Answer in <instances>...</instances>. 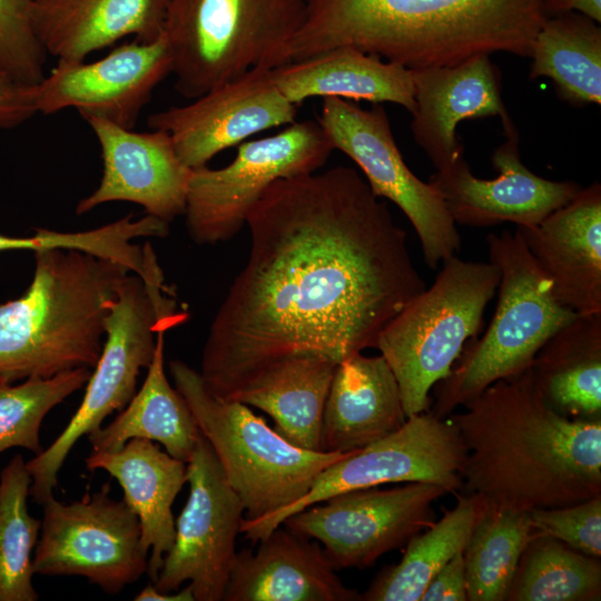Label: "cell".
Listing matches in <instances>:
<instances>
[{"mask_svg": "<svg viewBox=\"0 0 601 601\" xmlns=\"http://www.w3.org/2000/svg\"><path fill=\"white\" fill-rule=\"evenodd\" d=\"M250 252L208 331L200 378L235 400L273 364L376 346L426 284L406 233L352 167L275 180L247 216Z\"/></svg>", "mask_w": 601, "mask_h": 601, "instance_id": "1", "label": "cell"}, {"mask_svg": "<svg viewBox=\"0 0 601 601\" xmlns=\"http://www.w3.org/2000/svg\"><path fill=\"white\" fill-rule=\"evenodd\" d=\"M464 407L449 415L465 447L464 493L514 512L601 496V418L554 411L530 370L491 384Z\"/></svg>", "mask_w": 601, "mask_h": 601, "instance_id": "2", "label": "cell"}, {"mask_svg": "<svg viewBox=\"0 0 601 601\" xmlns=\"http://www.w3.org/2000/svg\"><path fill=\"white\" fill-rule=\"evenodd\" d=\"M304 19L274 68L352 47L407 69L477 55H531L544 0H304Z\"/></svg>", "mask_w": 601, "mask_h": 601, "instance_id": "3", "label": "cell"}, {"mask_svg": "<svg viewBox=\"0 0 601 601\" xmlns=\"http://www.w3.org/2000/svg\"><path fill=\"white\" fill-rule=\"evenodd\" d=\"M125 266L76 249L35 253L22 296L0 304V382L96 366Z\"/></svg>", "mask_w": 601, "mask_h": 601, "instance_id": "4", "label": "cell"}, {"mask_svg": "<svg viewBox=\"0 0 601 601\" xmlns=\"http://www.w3.org/2000/svg\"><path fill=\"white\" fill-rule=\"evenodd\" d=\"M486 245L500 272L495 312L481 338L470 339L450 375L434 385L428 412L440 418L491 384L524 373L544 343L578 315L556 300L518 228L489 234Z\"/></svg>", "mask_w": 601, "mask_h": 601, "instance_id": "5", "label": "cell"}, {"mask_svg": "<svg viewBox=\"0 0 601 601\" xmlns=\"http://www.w3.org/2000/svg\"><path fill=\"white\" fill-rule=\"evenodd\" d=\"M499 283L493 263L452 256L433 284L380 333L375 348L397 381L406 417L430 410L431 391L450 375L465 344L477 337Z\"/></svg>", "mask_w": 601, "mask_h": 601, "instance_id": "6", "label": "cell"}, {"mask_svg": "<svg viewBox=\"0 0 601 601\" xmlns=\"http://www.w3.org/2000/svg\"><path fill=\"white\" fill-rule=\"evenodd\" d=\"M176 390L196 417L247 518L269 516L303 497L317 475L348 453L319 452L287 442L248 405L210 395L197 371L171 361Z\"/></svg>", "mask_w": 601, "mask_h": 601, "instance_id": "7", "label": "cell"}, {"mask_svg": "<svg viewBox=\"0 0 601 601\" xmlns=\"http://www.w3.org/2000/svg\"><path fill=\"white\" fill-rule=\"evenodd\" d=\"M186 318L167 296L166 285L146 283L131 272L121 279L106 318L102 352L78 410L51 445L26 462L33 502L43 505L53 496L58 473L78 440L100 428L108 415L122 411L135 396L140 371L152 361L158 333Z\"/></svg>", "mask_w": 601, "mask_h": 601, "instance_id": "8", "label": "cell"}, {"mask_svg": "<svg viewBox=\"0 0 601 601\" xmlns=\"http://www.w3.org/2000/svg\"><path fill=\"white\" fill-rule=\"evenodd\" d=\"M304 12V0H169L164 35L175 89L195 99L255 67L273 68Z\"/></svg>", "mask_w": 601, "mask_h": 601, "instance_id": "9", "label": "cell"}, {"mask_svg": "<svg viewBox=\"0 0 601 601\" xmlns=\"http://www.w3.org/2000/svg\"><path fill=\"white\" fill-rule=\"evenodd\" d=\"M333 150L318 121H295L276 135L242 142L223 168L193 169L184 214L191 240L215 245L231 239L275 180L316 171Z\"/></svg>", "mask_w": 601, "mask_h": 601, "instance_id": "10", "label": "cell"}, {"mask_svg": "<svg viewBox=\"0 0 601 601\" xmlns=\"http://www.w3.org/2000/svg\"><path fill=\"white\" fill-rule=\"evenodd\" d=\"M464 457L459 430L449 417L440 418L428 411L410 416L394 433L325 467L292 505L263 519L244 518L240 533L258 543L300 510L343 492L386 483L425 482L455 494L462 489Z\"/></svg>", "mask_w": 601, "mask_h": 601, "instance_id": "11", "label": "cell"}, {"mask_svg": "<svg viewBox=\"0 0 601 601\" xmlns=\"http://www.w3.org/2000/svg\"><path fill=\"white\" fill-rule=\"evenodd\" d=\"M317 121L334 149L361 168L372 191L405 214L430 268H437L460 252L461 236L442 196L405 164L383 106L364 109L346 99L326 97Z\"/></svg>", "mask_w": 601, "mask_h": 601, "instance_id": "12", "label": "cell"}, {"mask_svg": "<svg viewBox=\"0 0 601 601\" xmlns=\"http://www.w3.org/2000/svg\"><path fill=\"white\" fill-rule=\"evenodd\" d=\"M109 491L105 484L70 504L53 496L43 504L35 574L80 575L117 594L146 573L148 554L140 546L138 516Z\"/></svg>", "mask_w": 601, "mask_h": 601, "instance_id": "13", "label": "cell"}, {"mask_svg": "<svg viewBox=\"0 0 601 601\" xmlns=\"http://www.w3.org/2000/svg\"><path fill=\"white\" fill-rule=\"evenodd\" d=\"M446 490L425 482L336 494L286 518L280 525L322 543L334 570L373 565L434 521Z\"/></svg>", "mask_w": 601, "mask_h": 601, "instance_id": "14", "label": "cell"}, {"mask_svg": "<svg viewBox=\"0 0 601 601\" xmlns=\"http://www.w3.org/2000/svg\"><path fill=\"white\" fill-rule=\"evenodd\" d=\"M187 482L189 495L176 521L173 548L152 583L170 593L189 581L195 601H221L245 508L203 434L187 462Z\"/></svg>", "mask_w": 601, "mask_h": 601, "instance_id": "15", "label": "cell"}, {"mask_svg": "<svg viewBox=\"0 0 601 601\" xmlns=\"http://www.w3.org/2000/svg\"><path fill=\"white\" fill-rule=\"evenodd\" d=\"M296 116L297 105L277 88L272 68L259 66L188 105L151 114L147 125L166 131L181 161L197 169L255 134L295 122Z\"/></svg>", "mask_w": 601, "mask_h": 601, "instance_id": "16", "label": "cell"}, {"mask_svg": "<svg viewBox=\"0 0 601 601\" xmlns=\"http://www.w3.org/2000/svg\"><path fill=\"white\" fill-rule=\"evenodd\" d=\"M171 53L162 35L151 42H126L93 61L58 60L36 86L37 111L76 108L82 118L106 119L134 129L156 87L171 73Z\"/></svg>", "mask_w": 601, "mask_h": 601, "instance_id": "17", "label": "cell"}, {"mask_svg": "<svg viewBox=\"0 0 601 601\" xmlns=\"http://www.w3.org/2000/svg\"><path fill=\"white\" fill-rule=\"evenodd\" d=\"M506 139L492 154L497 176L475 177L464 157L436 170L430 183L437 189L455 224L490 227L513 223L532 227L568 204L582 187L574 181L550 180L532 173L522 161L513 121L503 126Z\"/></svg>", "mask_w": 601, "mask_h": 601, "instance_id": "18", "label": "cell"}, {"mask_svg": "<svg viewBox=\"0 0 601 601\" xmlns=\"http://www.w3.org/2000/svg\"><path fill=\"white\" fill-rule=\"evenodd\" d=\"M83 119L99 142L102 176L76 206L77 215L110 201L140 205L147 215L167 223L185 214L193 169L178 157L166 131L137 132L102 118Z\"/></svg>", "mask_w": 601, "mask_h": 601, "instance_id": "19", "label": "cell"}, {"mask_svg": "<svg viewBox=\"0 0 601 601\" xmlns=\"http://www.w3.org/2000/svg\"><path fill=\"white\" fill-rule=\"evenodd\" d=\"M415 108L411 130L436 170L463 157L456 135L461 121L499 116L512 119L501 97V76L490 55H477L454 66L411 69Z\"/></svg>", "mask_w": 601, "mask_h": 601, "instance_id": "20", "label": "cell"}, {"mask_svg": "<svg viewBox=\"0 0 601 601\" xmlns=\"http://www.w3.org/2000/svg\"><path fill=\"white\" fill-rule=\"evenodd\" d=\"M552 294L578 314L601 313V185L583 188L532 227H516Z\"/></svg>", "mask_w": 601, "mask_h": 601, "instance_id": "21", "label": "cell"}, {"mask_svg": "<svg viewBox=\"0 0 601 601\" xmlns=\"http://www.w3.org/2000/svg\"><path fill=\"white\" fill-rule=\"evenodd\" d=\"M237 552L225 601H357L359 593L336 575L323 548L282 525Z\"/></svg>", "mask_w": 601, "mask_h": 601, "instance_id": "22", "label": "cell"}, {"mask_svg": "<svg viewBox=\"0 0 601 601\" xmlns=\"http://www.w3.org/2000/svg\"><path fill=\"white\" fill-rule=\"evenodd\" d=\"M397 381L382 355L353 354L337 364L326 397L321 452L361 450L406 422Z\"/></svg>", "mask_w": 601, "mask_h": 601, "instance_id": "23", "label": "cell"}, {"mask_svg": "<svg viewBox=\"0 0 601 601\" xmlns=\"http://www.w3.org/2000/svg\"><path fill=\"white\" fill-rule=\"evenodd\" d=\"M85 462L88 471H106L122 487L124 501L140 523L141 550L146 554L151 550L146 573L154 582L175 541L171 506L187 482V463L146 439H131L117 451L91 453Z\"/></svg>", "mask_w": 601, "mask_h": 601, "instance_id": "24", "label": "cell"}, {"mask_svg": "<svg viewBox=\"0 0 601 601\" xmlns=\"http://www.w3.org/2000/svg\"><path fill=\"white\" fill-rule=\"evenodd\" d=\"M169 0H33V23L48 55L85 61L91 52L134 36L151 42L164 32Z\"/></svg>", "mask_w": 601, "mask_h": 601, "instance_id": "25", "label": "cell"}, {"mask_svg": "<svg viewBox=\"0 0 601 601\" xmlns=\"http://www.w3.org/2000/svg\"><path fill=\"white\" fill-rule=\"evenodd\" d=\"M272 76L280 92L297 106L313 97H337L374 105L393 102L411 114L415 108L411 69L352 47L277 66Z\"/></svg>", "mask_w": 601, "mask_h": 601, "instance_id": "26", "label": "cell"}, {"mask_svg": "<svg viewBox=\"0 0 601 601\" xmlns=\"http://www.w3.org/2000/svg\"><path fill=\"white\" fill-rule=\"evenodd\" d=\"M336 366L315 354L286 357L252 380L235 401L266 412L290 444L321 452L324 406Z\"/></svg>", "mask_w": 601, "mask_h": 601, "instance_id": "27", "label": "cell"}, {"mask_svg": "<svg viewBox=\"0 0 601 601\" xmlns=\"http://www.w3.org/2000/svg\"><path fill=\"white\" fill-rule=\"evenodd\" d=\"M529 370L554 411L601 418V313L578 314L544 343Z\"/></svg>", "mask_w": 601, "mask_h": 601, "instance_id": "28", "label": "cell"}, {"mask_svg": "<svg viewBox=\"0 0 601 601\" xmlns=\"http://www.w3.org/2000/svg\"><path fill=\"white\" fill-rule=\"evenodd\" d=\"M166 332L157 335L139 391L111 423L88 435L92 453L117 451L131 439H146L160 443L170 456L189 461L201 433L188 403L166 377Z\"/></svg>", "mask_w": 601, "mask_h": 601, "instance_id": "29", "label": "cell"}, {"mask_svg": "<svg viewBox=\"0 0 601 601\" xmlns=\"http://www.w3.org/2000/svg\"><path fill=\"white\" fill-rule=\"evenodd\" d=\"M455 495V506L443 510L439 521L412 536L401 561L383 569L359 600L420 601L435 573L464 551L485 510L486 504L475 494L457 492Z\"/></svg>", "mask_w": 601, "mask_h": 601, "instance_id": "30", "label": "cell"}, {"mask_svg": "<svg viewBox=\"0 0 601 601\" xmlns=\"http://www.w3.org/2000/svg\"><path fill=\"white\" fill-rule=\"evenodd\" d=\"M530 78H550L558 93L577 106L601 104V28L570 11L546 18L531 49Z\"/></svg>", "mask_w": 601, "mask_h": 601, "instance_id": "31", "label": "cell"}, {"mask_svg": "<svg viewBox=\"0 0 601 601\" xmlns=\"http://www.w3.org/2000/svg\"><path fill=\"white\" fill-rule=\"evenodd\" d=\"M600 558L533 532L509 590L506 601H599Z\"/></svg>", "mask_w": 601, "mask_h": 601, "instance_id": "32", "label": "cell"}, {"mask_svg": "<svg viewBox=\"0 0 601 601\" xmlns=\"http://www.w3.org/2000/svg\"><path fill=\"white\" fill-rule=\"evenodd\" d=\"M532 536L529 512L486 505L463 551L467 601H506Z\"/></svg>", "mask_w": 601, "mask_h": 601, "instance_id": "33", "label": "cell"}, {"mask_svg": "<svg viewBox=\"0 0 601 601\" xmlns=\"http://www.w3.org/2000/svg\"><path fill=\"white\" fill-rule=\"evenodd\" d=\"M31 476L14 455L0 472V601H36L32 553L41 520L28 512Z\"/></svg>", "mask_w": 601, "mask_h": 601, "instance_id": "34", "label": "cell"}, {"mask_svg": "<svg viewBox=\"0 0 601 601\" xmlns=\"http://www.w3.org/2000/svg\"><path fill=\"white\" fill-rule=\"evenodd\" d=\"M90 368L80 367L50 378H28L20 384L0 382V454L23 447L35 455L45 449L40 428L46 415L86 385Z\"/></svg>", "mask_w": 601, "mask_h": 601, "instance_id": "35", "label": "cell"}, {"mask_svg": "<svg viewBox=\"0 0 601 601\" xmlns=\"http://www.w3.org/2000/svg\"><path fill=\"white\" fill-rule=\"evenodd\" d=\"M32 10L33 0H0V75L26 86L43 80L48 55Z\"/></svg>", "mask_w": 601, "mask_h": 601, "instance_id": "36", "label": "cell"}, {"mask_svg": "<svg viewBox=\"0 0 601 601\" xmlns=\"http://www.w3.org/2000/svg\"><path fill=\"white\" fill-rule=\"evenodd\" d=\"M529 514L535 534L556 539L587 555L601 556V496Z\"/></svg>", "mask_w": 601, "mask_h": 601, "instance_id": "37", "label": "cell"}, {"mask_svg": "<svg viewBox=\"0 0 601 601\" xmlns=\"http://www.w3.org/2000/svg\"><path fill=\"white\" fill-rule=\"evenodd\" d=\"M37 112L36 86L0 75V129L14 128Z\"/></svg>", "mask_w": 601, "mask_h": 601, "instance_id": "38", "label": "cell"}, {"mask_svg": "<svg viewBox=\"0 0 601 601\" xmlns=\"http://www.w3.org/2000/svg\"><path fill=\"white\" fill-rule=\"evenodd\" d=\"M420 601H467L463 552L455 554L435 573Z\"/></svg>", "mask_w": 601, "mask_h": 601, "instance_id": "39", "label": "cell"}, {"mask_svg": "<svg viewBox=\"0 0 601 601\" xmlns=\"http://www.w3.org/2000/svg\"><path fill=\"white\" fill-rule=\"evenodd\" d=\"M544 7L549 17L575 11L601 22V0H544Z\"/></svg>", "mask_w": 601, "mask_h": 601, "instance_id": "40", "label": "cell"}, {"mask_svg": "<svg viewBox=\"0 0 601 601\" xmlns=\"http://www.w3.org/2000/svg\"><path fill=\"white\" fill-rule=\"evenodd\" d=\"M136 601H195L193 590L189 584L177 592H159L154 584H147L136 597Z\"/></svg>", "mask_w": 601, "mask_h": 601, "instance_id": "41", "label": "cell"}, {"mask_svg": "<svg viewBox=\"0 0 601 601\" xmlns=\"http://www.w3.org/2000/svg\"><path fill=\"white\" fill-rule=\"evenodd\" d=\"M40 246L38 236L11 237L0 234V252L7 250H37Z\"/></svg>", "mask_w": 601, "mask_h": 601, "instance_id": "42", "label": "cell"}]
</instances>
